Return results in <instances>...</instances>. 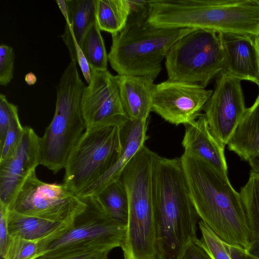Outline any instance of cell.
<instances>
[{
    "label": "cell",
    "instance_id": "1",
    "mask_svg": "<svg viewBox=\"0 0 259 259\" xmlns=\"http://www.w3.org/2000/svg\"><path fill=\"white\" fill-rule=\"evenodd\" d=\"M152 195L157 259H183L190 245L198 239L199 217L180 157L167 158L155 154Z\"/></svg>",
    "mask_w": 259,
    "mask_h": 259
},
{
    "label": "cell",
    "instance_id": "2",
    "mask_svg": "<svg viewBox=\"0 0 259 259\" xmlns=\"http://www.w3.org/2000/svg\"><path fill=\"white\" fill-rule=\"evenodd\" d=\"M180 158L199 218L225 243L248 250L250 234L246 214L240 194L227 174L188 152Z\"/></svg>",
    "mask_w": 259,
    "mask_h": 259
},
{
    "label": "cell",
    "instance_id": "3",
    "mask_svg": "<svg viewBox=\"0 0 259 259\" xmlns=\"http://www.w3.org/2000/svg\"><path fill=\"white\" fill-rule=\"evenodd\" d=\"M131 13L123 28L112 34L108 61L119 75L155 80L171 46L192 28L157 27L148 21L149 1H129Z\"/></svg>",
    "mask_w": 259,
    "mask_h": 259
},
{
    "label": "cell",
    "instance_id": "4",
    "mask_svg": "<svg viewBox=\"0 0 259 259\" xmlns=\"http://www.w3.org/2000/svg\"><path fill=\"white\" fill-rule=\"evenodd\" d=\"M155 153L143 146L123 169L120 180L128 199V217L121 246L124 259H157L152 195Z\"/></svg>",
    "mask_w": 259,
    "mask_h": 259
},
{
    "label": "cell",
    "instance_id": "5",
    "mask_svg": "<svg viewBox=\"0 0 259 259\" xmlns=\"http://www.w3.org/2000/svg\"><path fill=\"white\" fill-rule=\"evenodd\" d=\"M71 61L56 88L54 117L40 137V164L56 174L64 168L73 148L86 128L81 101L85 85Z\"/></svg>",
    "mask_w": 259,
    "mask_h": 259
},
{
    "label": "cell",
    "instance_id": "6",
    "mask_svg": "<svg viewBox=\"0 0 259 259\" xmlns=\"http://www.w3.org/2000/svg\"><path fill=\"white\" fill-rule=\"evenodd\" d=\"M167 80L205 88L224 70L221 32L194 29L179 39L165 57Z\"/></svg>",
    "mask_w": 259,
    "mask_h": 259
},
{
    "label": "cell",
    "instance_id": "7",
    "mask_svg": "<svg viewBox=\"0 0 259 259\" xmlns=\"http://www.w3.org/2000/svg\"><path fill=\"white\" fill-rule=\"evenodd\" d=\"M120 127L108 125L83 133L64 167L63 183L70 191L79 196L116 163L122 148Z\"/></svg>",
    "mask_w": 259,
    "mask_h": 259
},
{
    "label": "cell",
    "instance_id": "8",
    "mask_svg": "<svg viewBox=\"0 0 259 259\" xmlns=\"http://www.w3.org/2000/svg\"><path fill=\"white\" fill-rule=\"evenodd\" d=\"M85 202L63 183L40 180L31 172L20 189L9 209L51 221L71 223L85 208Z\"/></svg>",
    "mask_w": 259,
    "mask_h": 259
},
{
    "label": "cell",
    "instance_id": "9",
    "mask_svg": "<svg viewBox=\"0 0 259 259\" xmlns=\"http://www.w3.org/2000/svg\"><path fill=\"white\" fill-rule=\"evenodd\" d=\"M83 198L85 207L75 217L69 228L54 239L40 241L42 254L59 248L82 244L98 243L111 250L121 247L126 226L115 221L96 195Z\"/></svg>",
    "mask_w": 259,
    "mask_h": 259
},
{
    "label": "cell",
    "instance_id": "10",
    "mask_svg": "<svg viewBox=\"0 0 259 259\" xmlns=\"http://www.w3.org/2000/svg\"><path fill=\"white\" fill-rule=\"evenodd\" d=\"M85 130L108 125L121 126L128 119L124 110L116 75L108 70H91V79L81 101Z\"/></svg>",
    "mask_w": 259,
    "mask_h": 259
},
{
    "label": "cell",
    "instance_id": "11",
    "mask_svg": "<svg viewBox=\"0 0 259 259\" xmlns=\"http://www.w3.org/2000/svg\"><path fill=\"white\" fill-rule=\"evenodd\" d=\"M212 92L197 84L167 80L154 85L152 111L175 125H189L201 114Z\"/></svg>",
    "mask_w": 259,
    "mask_h": 259
},
{
    "label": "cell",
    "instance_id": "12",
    "mask_svg": "<svg viewBox=\"0 0 259 259\" xmlns=\"http://www.w3.org/2000/svg\"><path fill=\"white\" fill-rule=\"evenodd\" d=\"M241 81L221 72L203 109L211 133L225 146L247 109Z\"/></svg>",
    "mask_w": 259,
    "mask_h": 259
},
{
    "label": "cell",
    "instance_id": "13",
    "mask_svg": "<svg viewBox=\"0 0 259 259\" xmlns=\"http://www.w3.org/2000/svg\"><path fill=\"white\" fill-rule=\"evenodd\" d=\"M39 164L40 137L33 128L24 126L15 150L0 162V204L9 208L27 178Z\"/></svg>",
    "mask_w": 259,
    "mask_h": 259
},
{
    "label": "cell",
    "instance_id": "14",
    "mask_svg": "<svg viewBox=\"0 0 259 259\" xmlns=\"http://www.w3.org/2000/svg\"><path fill=\"white\" fill-rule=\"evenodd\" d=\"M221 36L225 58L222 71L240 80H248L258 85L259 72L254 38L222 32Z\"/></svg>",
    "mask_w": 259,
    "mask_h": 259
},
{
    "label": "cell",
    "instance_id": "15",
    "mask_svg": "<svg viewBox=\"0 0 259 259\" xmlns=\"http://www.w3.org/2000/svg\"><path fill=\"white\" fill-rule=\"evenodd\" d=\"M147 120H127L121 126V151L114 165L98 180L83 190L79 197L96 195L110 184L120 179L122 172L148 139Z\"/></svg>",
    "mask_w": 259,
    "mask_h": 259
},
{
    "label": "cell",
    "instance_id": "16",
    "mask_svg": "<svg viewBox=\"0 0 259 259\" xmlns=\"http://www.w3.org/2000/svg\"><path fill=\"white\" fill-rule=\"evenodd\" d=\"M185 126L182 142L184 152L193 154L227 174L225 146L212 134L204 114L192 123Z\"/></svg>",
    "mask_w": 259,
    "mask_h": 259
},
{
    "label": "cell",
    "instance_id": "17",
    "mask_svg": "<svg viewBox=\"0 0 259 259\" xmlns=\"http://www.w3.org/2000/svg\"><path fill=\"white\" fill-rule=\"evenodd\" d=\"M122 104L127 118L147 120L152 111L154 80L145 76L116 75Z\"/></svg>",
    "mask_w": 259,
    "mask_h": 259
},
{
    "label": "cell",
    "instance_id": "18",
    "mask_svg": "<svg viewBox=\"0 0 259 259\" xmlns=\"http://www.w3.org/2000/svg\"><path fill=\"white\" fill-rule=\"evenodd\" d=\"M72 223L22 214L9 209L7 215L9 236L34 241L46 242L54 239L67 231Z\"/></svg>",
    "mask_w": 259,
    "mask_h": 259
},
{
    "label": "cell",
    "instance_id": "19",
    "mask_svg": "<svg viewBox=\"0 0 259 259\" xmlns=\"http://www.w3.org/2000/svg\"><path fill=\"white\" fill-rule=\"evenodd\" d=\"M68 21L61 37L69 51L71 61L77 62L76 46L91 25L96 21V0H66Z\"/></svg>",
    "mask_w": 259,
    "mask_h": 259
},
{
    "label": "cell",
    "instance_id": "20",
    "mask_svg": "<svg viewBox=\"0 0 259 259\" xmlns=\"http://www.w3.org/2000/svg\"><path fill=\"white\" fill-rule=\"evenodd\" d=\"M227 145L242 160L259 153V99L246 109Z\"/></svg>",
    "mask_w": 259,
    "mask_h": 259
},
{
    "label": "cell",
    "instance_id": "21",
    "mask_svg": "<svg viewBox=\"0 0 259 259\" xmlns=\"http://www.w3.org/2000/svg\"><path fill=\"white\" fill-rule=\"evenodd\" d=\"M239 194L250 230V246L247 251L259 259V175L250 172Z\"/></svg>",
    "mask_w": 259,
    "mask_h": 259
},
{
    "label": "cell",
    "instance_id": "22",
    "mask_svg": "<svg viewBox=\"0 0 259 259\" xmlns=\"http://www.w3.org/2000/svg\"><path fill=\"white\" fill-rule=\"evenodd\" d=\"M131 13L128 0H96V20L100 30L117 33L125 26Z\"/></svg>",
    "mask_w": 259,
    "mask_h": 259
},
{
    "label": "cell",
    "instance_id": "23",
    "mask_svg": "<svg viewBox=\"0 0 259 259\" xmlns=\"http://www.w3.org/2000/svg\"><path fill=\"white\" fill-rule=\"evenodd\" d=\"M96 196L115 221L126 226L128 199L125 188L120 179L105 187Z\"/></svg>",
    "mask_w": 259,
    "mask_h": 259
},
{
    "label": "cell",
    "instance_id": "24",
    "mask_svg": "<svg viewBox=\"0 0 259 259\" xmlns=\"http://www.w3.org/2000/svg\"><path fill=\"white\" fill-rule=\"evenodd\" d=\"M100 31L96 20L85 33L80 46L91 70H107L108 54Z\"/></svg>",
    "mask_w": 259,
    "mask_h": 259
},
{
    "label": "cell",
    "instance_id": "25",
    "mask_svg": "<svg viewBox=\"0 0 259 259\" xmlns=\"http://www.w3.org/2000/svg\"><path fill=\"white\" fill-rule=\"evenodd\" d=\"M111 250L98 243L82 244L49 250L34 259H108Z\"/></svg>",
    "mask_w": 259,
    "mask_h": 259
},
{
    "label": "cell",
    "instance_id": "26",
    "mask_svg": "<svg viewBox=\"0 0 259 259\" xmlns=\"http://www.w3.org/2000/svg\"><path fill=\"white\" fill-rule=\"evenodd\" d=\"M41 254L40 241L9 236L3 259H34Z\"/></svg>",
    "mask_w": 259,
    "mask_h": 259
},
{
    "label": "cell",
    "instance_id": "27",
    "mask_svg": "<svg viewBox=\"0 0 259 259\" xmlns=\"http://www.w3.org/2000/svg\"><path fill=\"white\" fill-rule=\"evenodd\" d=\"M202 237L200 239L213 259H231L225 243L202 221L198 222Z\"/></svg>",
    "mask_w": 259,
    "mask_h": 259
},
{
    "label": "cell",
    "instance_id": "28",
    "mask_svg": "<svg viewBox=\"0 0 259 259\" xmlns=\"http://www.w3.org/2000/svg\"><path fill=\"white\" fill-rule=\"evenodd\" d=\"M24 130L19 116L12 121L3 143L0 144V162L9 157L18 144Z\"/></svg>",
    "mask_w": 259,
    "mask_h": 259
},
{
    "label": "cell",
    "instance_id": "29",
    "mask_svg": "<svg viewBox=\"0 0 259 259\" xmlns=\"http://www.w3.org/2000/svg\"><path fill=\"white\" fill-rule=\"evenodd\" d=\"M14 53L13 48L5 44L0 46V84L7 85L13 78Z\"/></svg>",
    "mask_w": 259,
    "mask_h": 259
},
{
    "label": "cell",
    "instance_id": "30",
    "mask_svg": "<svg viewBox=\"0 0 259 259\" xmlns=\"http://www.w3.org/2000/svg\"><path fill=\"white\" fill-rule=\"evenodd\" d=\"M18 107L9 102L5 95L0 94V144L5 137L6 133L13 120L17 116Z\"/></svg>",
    "mask_w": 259,
    "mask_h": 259
},
{
    "label": "cell",
    "instance_id": "31",
    "mask_svg": "<svg viewBox=\"0 0 259 259\" xmlns=\"http://www.w3.org/2000/svg\"><path fill=\"white\" fill-rule=\"evenodd\" d=\"M9 208L0 204V254L3 255L9 238L7 225Z\"/></svg>",
    "mask_w": 259,
    "mask_h": 259
},
{
    "label": "cell",
    "instance_id": "32",
    "mask_svg": "<svg viewBox=\"0 0 259 259\" xmlns=\"http://www.w3.org/2000/svg\"><path fill=\"white\" fill-rule=\"evenodd\" d=\"M183 259H213L201 240L197 239L189 247Z\"/></svg>",
    "mask_w": 259,
    "mask_h": 259
},
{
    "label": "cell",
    "instance_id": "33",
    "mask_svg": "<svg viewBox=\"0 0 259 259\" xmlns=\"http://www.w3.org/2000/svg\"><path fill=\"white\" fill-rule=\"evenodd\" d=\"M77 62L86 82L89 84L91 79V69L89 64L79 46H76Z\"/></svg>",
    "mask_w": 259,
    "mask_h": 259
},
{
    "label": "cell",
    "instance_id": "34",
    "mask_svg": "<svg viewBox=\"0 0 259 259\" xmlns=\"http://www.w3.org/2000/svg\"><path fill=\"white\" fill-rule=\"evenodd\" d=\"M225 245L231 259H258L249 254L246 250L242 247L226 243Z\"/></svg>",
    "mask_w": 259,
    "mask_h": 259
},
{
    "label": "cell",
    "instance_id": "35",
    "mask_svg": "<svg viewBox=\"0 0 259 259\" xmlns=\"http://www.w3.org/2000/svg\"><path fill=\"white\" fill-rule=\"evenodd\" d=\"M247 161L251 167L250 172L259 175V153L250 157Z\"/></svg>",
    "mask_w": 259,
    "mask_h": 259
},
{
    "label": "cell",
    "instance_id": "36",
    "mask_svg": "<svg viewBox=\"0 0 259 259\" xmlns=\"http://www.w3.org/2000/svg\"><path fill=\"white\" fill-rule=\"evenodd\" d=\"M56 3L66 22L68 21V9L66 0H57Z\"/></svg>",
    "mask_w": 259,
    "mask_h": 259
},
{
    "label": "cell",
    "instance_id": "37",
    "mask_svg": "<svg viewBox=\"0 0 259 259\" xmlns=\"http://www.w3.org/2000/svg\"><path fill=\"white\" fill-rule=\"evenodd\" d=\"M25 81L29 85L35 84L37 81L36 75L32 72L27 73L24 77Z\"/></svg>",
    "mask_w": 259,
    "mask_h": 259
},
{
    "label": "cell",
    "instance_id": "38",
    "mask_svg": "<svg viewBox=\"0 0 259 259\" xmlns=\"http://www.w3.org/2000/svg\"><path fill=\"white\" fill-rule=\"evenodd\" d=\"M254 45H255L256 52V55H257L258 67V72H259V35L254 38ZM258 89H259V84H258ZM256 98L259 99V92H258V96Z\"/></svg>",
    "mask_w": 259,
    "mask_h": 259
}]
</instances>
